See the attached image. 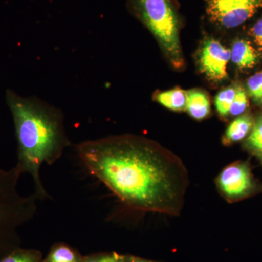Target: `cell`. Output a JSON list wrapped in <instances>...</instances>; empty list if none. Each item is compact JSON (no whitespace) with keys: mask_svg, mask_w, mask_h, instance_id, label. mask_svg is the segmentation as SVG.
Masks as SVG:
<instances>
[{"mask_svg":"<svg viewBox=\"0 0 262 262\" xmlns=\"http://www.w3.org/2000/svg\"><path fill=\"white\" fill-rule=\"evenodd\" d=\"M235 89V96L229 110V115L232 116H239L242 115L248 106L247 94L244 88L237 86Z\"/></svg>","mask_w":262,"mask_h":262,"instance_id":"2e32d148","label":"cell"},{"mask_svg":"<svg viewBox=\"0 0 262 262\" xmlns=\"http://www.w3.org/2000/svg\"><path fill=\"white\" fill-rule=\"evenodd\" d=\"M84 256L65 243L53 245L42 262H84Z\"/></svg>","mask_w":262,"mask_h":262,"instance_id":"8fae6325","label":"cell"},{"mask_svg":"<svg viewBox=\"0 0 262 262\" xmlns=\"http://www.w3.org/2000/svg\"><path fill=\"white\" fill-rule=\"evenodd\" d=\"M251 34L256 44L262 50V17L253 26Z\"/></svg>","mask_w":262,"mask_h":262,"instance_id":"d6986e66","label":"cell"},{"mask_svg":"<svg viewBox=\"0 0 262 262\" xmlns=\"http://www.w3.org/2000/svg\"><path fill=\"white\" fill-rule=\"evenodd\" d=\"M75 149L89 173L129 208L180 215L189 181L175 155L133 135L85 141Z\"/></svg>","mask_w":262,"mask_h":262,"instance_id":"6da1fadb","label":"cell"},{"mask_svg":"<svg viewBox=\"0 0 262 262\" xmlns=\"http://www.w3.org/2000/svg\"><path fill=\"white\" fill-rule=\"evenodd\" d=\"M235 93V88L229 87L220 91L215 96V108L221 116L225 117L229 115V110L233 102Z\"/></svg>","mask_w":262,"mask_h":262,"instance_id":"5bb4252c","label":"cell"},{"mask_svg":"<svg viewBox=\"0 0 262 262\" xmlns=\"http://www.w3.org/2000/svg\"><path fill=\"white\" fill-rule=\"evenodd\" d=\"M210 20L226 29L242 25L262 8V0H206Z\"/></svg>","mask_w":262,"mask_h":262,"instance_id":"5b68a950","label":"cell"},{"mask_svg":"<svg viewBox=\"0 0 262 262\" xmlns=\"http://www.w3.org/2000/svg\"><path fill=\"white\" fill-rule=\"evenodd\" d=\"M124 259L125 262H155L132 255H124Z\"/></svg>","mask_w":262,"mask_h":262,"instance_id":"ffe728a7","label":"cell"},{"mask_svg":"<svg viewBox=\"0 0 262 262\" xmlns=\"http://www.w3.org/2000/svg\"><path fill=\"white\" fill-rule=\"evenodd\" d=\"M186 110L195 120L206 118L211 112V103L208 95L201 90H191L187 92Z\"/></svg>","mask_w":262,"mask_h":262,"instance_id":"9c48e42d","label":"cell"},{"mask_svg":"<svg viewBox=\"0 0 262 262\" xmlns=\"http://www.w3.org/2000/svg\"><path fill=\"white\" fill-rule=\"evenodd\" d=\"M155 99L162 106L173 111H182L186 108L187 92L180 89L160 92L155 96Z\"/></svg>","mask_w":262,"mask_h":262,"instance_id":"7c38bea8","label":"cell"},{"mask_svg":"<svg viewBox=\"0 0 262 262\" xmlns=\"http://www.w3.org/2000/svg\"><path fill=\"white\" fill-rule=\"evenodd\" d=\"M217 184L222 194L231 201L248 196L253 189L252 176L246 163H234L226 167L219 176Z\"/></svg>","mask_w":262,"mask_h":262,"instance_id":"8992f818","label":"cell"},{"mask_svg":"<svg viewBox=\"0 0 262 262\" xmlns=\"http://www.w3.org/2000/svg\"><path fill=\"white\" fill-rule=\"evenodd\" d=\"M84 262H125V259L124 255L117 253H98L84 256Z\"/></svg>","mask_w":262,"mask_h":262,"instance_id":"ac0fdd59","label":"cell"},{"mask_svg":"<svg viewBox=\"0 0 262 262\" xmlns=\"http://www.w3.org/2000/svg\"><path fill=\"white\" fill-rule=\"evenodd\" d=\"M134 14L157 39L175 68H182L184 58L179 40V20L170 0H129Z\"/></svg>","mask_w":262,"mask_h":262,"instance_id":"277c9868","label":"cell"},{"mask_svg":"<svg viewBox=\"0 0 262 262\" xmlns=\"http://www.w3.org/2000/svg\"><path fill=\"white\" fill-rule=\"evenodd\" d=\"M42 258L39 250L19 247L0 258V262H42Z\"/></svg>","mask_w":262,"mask_h":262,"instance_id":"4fadbf2b","label":"cell"},{"mask_svg":"<svg viewBox=\"0 0 262 262\" xmlns=\"http://www.w3.org/2000/svg\"><path fill=\"white\" fill-rule=\"evenodd\" d=\"M247 89L249 96L253 101L262 104V72L251 76L247 81Z\"/></svg>","mask_w":262,"mask_h":262,"instance_id":"e0dca14e","label":"cell"},{"mask_svg":"<svg viewBox=\"0 0 262 262\" xmlns=\"http://www.w3.org/2000/svg\"><path fill=\"white\" fill-rule=\"evenodd\" d=\"M231 60L239 68H252L257 63L258 54L251 43L241 39L232 45Z\"/></svg>","mask_w":262,"mask_h":262,"instance_id":"ba28073f","label":"cell"},{"mask_svg":"<svg viewBox=\"0 0 262 262\" xmlns=\"http://www.w3.org/2000/svg\"><path fill=\"white\" fill-rule=\"evenodd\" d=\"M247 146L262 159V115L258 117L247 139Z\"/></svg>","mask_w":262,"mask_h":262,"instance_id":"9a60e30c","label":"cell"},{"mask_svg":"<svg viewBox=\"0 0 262 262\" xmlns=\"http://www.w3.org/2000/svg\"><path fill=\"white\" fill-rule=\"evenodd\" d=\"M22 173L18 167L0 168V258L20 247L19 231L37 213L35 194H21L18 190Z\"/></svg>","mask_w":262,"mask_h":262,"instance_id":"3957f363","label":"cell"},{"mask_svg":"<svg viewBox=\"0 0 262 262\" xmlns=\"http://www.w3.org/2000/svg\"><path fill=\"white\" fill-rule=\"evenodd\" d=\"M5 101L14 124L17 141L16 166L29 173L38 200L49 199L40 177L43 164L53 165L71 146L66 132L64 117L59 108L35 96H23L12 89Z\"/></svg>","mask_w":262,"mask_h":262,"instance_id":"7a4b0ae2","label":"cell"},{"mask_svg":"<svg viewBox=\"0 0 262 262\" xmlns=\"http://www.w3.org/2000/svg\"><path fill=\"white\" fill-rule=\"evenodd\" d=\"M254 122L251 115H243L229 124L226 130L224 141L226 144H233L243 140L251 133Z\"/></svg>","mask_w":262,"mask_h":262,"instance_id":"30bf717a","label":"cell"},{"mask_svg":"<svg viewBox=\"0 0 262 262\" xmlns=\"http://www.w3.org/2000/svg\"><path fill=\"white\" fill-rule=\"evenodd\" d=\"M230 60L231 50L219 41L209 39L203 44L200 53V67L209 80L221 82L228 75L227 69Z\"/></svg>","mask_w":262,"mask_h":262,"instance_id":"52a82bcc","label":"cell"}]
</instances>
